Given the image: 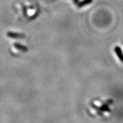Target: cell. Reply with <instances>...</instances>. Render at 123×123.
<instances>
[{"instance_id": "cell-1", "label": "cell", "mask_w": 123, "mask_h": 123, "mask_svg": "<svg viewBox=\"0 0 123 123\" xmlns=\"http://www.w3.org/2000/svg\"><path fill=\"white\" fill-rule=\"evenodd\" d=\"M8 36L9 37L17 38H22V37H24V36H25L21 34H16V33H12V32H8Z\"/></svg>"}, {"instance_id": "cell-2", "label": "cell", "mask_w": 123, "mask_h": 123, "mask_svg": "<svg viewBox=\"0 0 123 123\" xmlns=\"http://www.w3.org/2000/svg\"><path fill=\"white\" fill-rule=\"evenodd\" d=\"M14 46H15L17 48H18V49H19V50H21V51H27V49L25 46L18 44V43H15V44H14Z\"/></svg>"}]
</instances>
